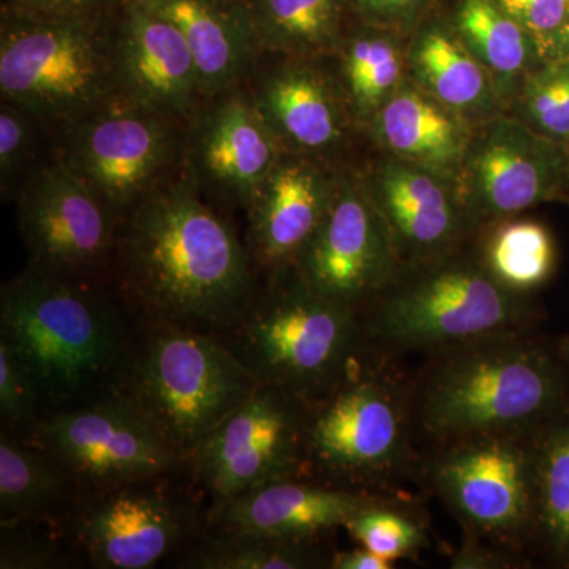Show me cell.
Instances as JSON below:
<instances>
[{"label":"cell","instance_id":"83f0119b","mask_svg":"<svg viewBox=\"0 0 569 569\" xmlns=\"http://www.w3.org/2000/svg\"><path fill=\"white\" fill-rule=\"evenodd\" d=\"M263 51L283 58L335 54L347 29L346 0H247Z\"/></svg>","mask_w":569,"mask_h":569},{"label":"cell","instance_id":"3957f363","mask_svg":"<svg viewBox=\"0 0 569 569\" xmlns=\"http://www.w3.org/2000/svg\"><path fill=\"white\" fill-rule=\"evenodd\" d=\"M535 313L527 295L503 287L481 254L463 253L460 247L433 260L402 266L361 318L367 343L395 358L529 328Z\"/></svg>","mask_w":569,"mask_h":569},{"label":"cell","instance_id":"5bb4252c","mask_svg":"<svg viewBox=\"0 0 569 569\" xmlns=\"http://www.w3.org/2000/svg\"><path fill=\"white\" fill-rule=\"evenodd\" d=\"M293 266L317 293L359 313L395 280L402 261L361 176L339 171L331 209Z\"/></svg>","mask_w":569,"mask_h":569},{"label":"cell","instance_id":"4dcf8cb0","mask_svg":"<svg viewBox=\"0 0 569 569\" xmlns=\"http://www.w3.org/2000/svg\"><path fill=\"white\" fill-rule=\"evenodd\" d=\"M537 529L569 563V413L557 415L538 433Z\"/></svg>","mask_w":569,"mask_h":569},{"label":"cell","instance_id":"f546056e","mask_svg":"<svg viewBox=\"0 0 569 569\" xmlns=\"http://www.w3.org/2000/svg\"><path fill=\"white\" fill-rule=\"evenodd\" d=\"M189 567L204 569H309L331 565L316 541L220 531L190 553Z\"/></svg>","mask_w":569,"mask_h":569},{"label":"cell","instance_id":"4316f807","mask_svg":"<svg viewBox=\"0 0 569 569\" xmlns=\"http://www.w3.org/2000/svg\"><path fill=\"white\" fill-rule=\"evenodd\" d=\"M448 20L490 71L508 110L523 80L545 61L537 40L498 0H456Z\"/></svg>","mask_w":569,"mask_h":569},{"label":"cell","instance_id":"7bdbcfd3","mask_svg":"<svg viewBox=\"0 0 569 569\" xmlns=\"http://www.w3.org/2000/svg\"><path fill=\"white\" fill-rule=\"evenodd\" d=\"M563 351H565V355H567V359L569 362V339L567 340V342H565Z\"/></svg>","mask_w":569,"mask_h":569},{"label":"cell","instance_id":"cb8c5ba5","mask_svg":"<svg viewBox=\"0 0 569 569\" xmlns=\"http://www.w3.org/2000/svg\"><path fill=\"white\" fill-rule=\"evenodd\" d=\"M407 77L475 127L507 112L492 74L441 11L408 39Z\"/></svg>","mask_w":569,"mask_h":569},{"label":"cell","instance_id":"e575fe53","mask_svg":"<svg viewBox=\"0 0 569 569\" xmlns=\"http://www.w3.org/2000/svg\"><path fill=\"white\" fill-rule=\"evenodd\" d=\"M348 18L410 39L440 13L441 0H346Z\"/></svg>","mask_w":569,"mask_h":569},{"label":"cell","instance_id":"8fae6325","mask_svg":"<svg viewBox=\"0 0 569 569\" xmlns=\"http://www.w3.org/2000/svg\"><path fill=\"white\" fill-rule=\"evenodd\" d=\"M306 418L305 400L258 385L193 455L194 471L213 505L301 475L307 467Z\"/></svg>","mask_w":569,"mask_h":569},{"label":"cell","instance_id":"ffe728a7","mask_svg":"<svg viewBox=\"0 0 569 569\" xmlns=\"http://www.w3.org/2000/svg\"><path fill=\"white\" fill-rule=\"evenodd\" d=\"M138 486L108 488L82 512L78 538L97 567L151 568L186 537L189 518L181 503L162 490Z\"/></svg>","mask_w":569,"mask_h":569},{"label":"cell","instance_id":"74e56055","mask_svg":"<svg viewBox=\"0 0 569 569\" xmlns=\"http://www.w3.org/2000/svg\"><path fill=\"white\" fill-rule=\"evenodd\" d=\"M533 36L542 59H552L569 0H498Z\"/></svg>","mask_w":569,"mask_h":569},{"label":"cell","instance_id":"30bf717a","mask_svg":"<svg viewBox=\"0 0 569 569\" xmlns=\"http://www.w3.org/2000/svg\"><path fill=\"white\" fill-rule=\"evenodd\" d=\"M183 122L114 99L63 126L59 159L119 220L170 181L183 160Z\"/></svg>","mask_w":569,"mask_h":569},{"label":"cell","instance_id":"60d3db41","mask_svg":"<svg viewBox=\"0 0 569 569\" xmlns=\"http://www.w3.org/2000/svg\"><path fill=\"white\" fill-rule=\"evenodd\" d=\"M392 567H395L392 561L381 559L372 550L362 546L347 552H337L329 565V568L335 569H391Z\"/></svg>","mask_w":569,"mask_h":569},{"label":"cell","instance_id":"1f68e13d","mask_svg":"<svg viewBox=\"0 0 569 569\" xmlns=\"http://www.w3.org/2000/svg\"><path fill=\"white\" fill-rule=\"evenodd\" d=\"M66 470L50 456L2 438L0 443V516L2 527L44 511L58 500Z\"/></svg>","mask_w":569,"mask_h":569},{"label":"cell","instance_id":"d4e9b609","mask_svg":"<svg viewBox=\"0 0 569 569\" xmlns=\"http://www.w3.org/2000/svg\"><path fill=\"white\" fill-rule=\"evenodd\" d=\"M473 129L407 77L365 130L387 156L458 179Z\"/></svg>","mask_w":569,"mask_h":569},{"label":"cell","instance_id":"277c9868","mask_svg":"<svg viewBox=\"0 0 569 569\" xmlns=\"http://www.w3.org/2000/svg\"><path fill=\"white\" fill-rule=\"evenodd\" d=\"M2 339L29 370L41 399L69 403L121 365V325L102 298L70 277L32 271L7 283Z\"/></svg>","mask_w":569,"mask_h":569},{"label":"cell","instance_id":"8992f818","mask_svg":"<svg viewBox=\"0 0 569 569\" xmlns=\"http://www.w3.org/2000/svg\"><path fill=\"white\" fill-rule=\"evenodd\" d=\"M372 350L307 403L306 463L342 488L378 492L410 467L415 413L411 385L389 365L392 356Z\"/></svg>","mask_w":569,"mask_h":569},{"label":"cell","instance_id":"7c38bea8","mask_svg":"<svg viewBox=\"0 0 569 569\" xmlns=\"http://www.w3.org/2000/svg\"><path fill=\"white\" fill-rule=\"evenodd\" d=\"M458 187L475 231L538 204L569 203V152L505 112L475 127Z\"/></svg>","mask_w":569,"mask_h":569},{"label":"cell","instance_id":"7402d4cb","mask_svg":"<svg viewBox=\"0 0 569 569\" xmlns=\"http://www.w3.org/2000/svg\"><path fill=\"white\" fill-rule=\"evenodd\" d=\"M388 498L372 490L283 479L213 505L211 519L220 531L316 541L328 531L346 529L356 516Z\"/></svg>","mask_w":569,"mask_h":569},{"label":"cell","instance_id":"f35d334b","mask_svg":"<svg viewBox=\"0 0 569 569\" xmlns=\"http://www.w3.org/2000/svg\"><path fill=\"white\" fill-rule=\"evenodd\" d=\"M33 118L24 108L2 102L0 108V176L2 182L20 170L32 148Z\"/></svg>","mask_w":569,"mask_h":569},{"label":"cell","instance_id":"ab89813d","mask_svg":"<svg viewBox=\"0 0 569 569\" xmlns=\"http://www.w3.org/2000/svg\"><path fill=\"white\" fill-rule=\"evenodd\" d=\"M507 563H509V560L505 559L503 556L482 545L481 539L473 538V541H468L459 550L458 556L452 560L451 567L460 569L505 568L508 567Z\"/></svg>","mask_w":569,"mask_h":569},{"label":"cell","instance_id":"836d02e7","mask_svg":"<svg viewBox=\"0 0 569 569\" xmlns=\"http://www.w3.org/2000/svg\"><path fill=\"white\" fill-rule=\"evenodd\" d=\"M346 529L362 548L392 563L413 557L426 542L425 529L403 509L399 498L391 497L366 509L351 519Z\"/></svg>","mask_w":569,"mask_h":569},{"label":"cell","instance_id":"2e32d148","mask_svg":"<svg viewBox=\"0 0 569 569\" xmlns=\"http://www.w3.org/2000/svg\"><path fill=\"white\" fill-rule=\"evenodd\" d=\"M118 99L189 123L208 99L182 33L142 0H121L112 18Z\"/></svg>","mask_w":569,"mask_h":569},{"label":"cell","instance_id":"52a82bcc","mask_svg":"<svg viewBox=\"0 0 569 569\" xmlns=\"http://www.w3.org/2000/svg\"><path fill=\"white\" fill-rule=\"evenodd\" d=\"M153 323L134 358L129 397L179 459L193 458L260 381L216 337L163 320Z\"/></svg>","mask_w":569,"mask_h":569},{"label":"cell","instance_id":"ac0fdd59","mask_svg":"<svg viewBox=\"0 0 569 569\" xmlns=\"http://www.w3.org/2000/svg\"><path fill=\"white\" fill-rule=\"evenodd\" d=\"M359 176L388 224L402 266L455 252L475 233L460 200L458 179L391 156Z\"/></svg>","mask_w":569,"mask_h":569},{"label":"cell","instance_id":"6da1fadb","mask_svg":"<svg viewBox=\"0 0 569 569\" xmlns=\"http://www.w3.org/2000/svg\"><path fill=\"white\" fill-rule=\"evenodd\" d=\"M123 282L153 320L208 331L234 325L253 298L252 254L183 174L123 217Z\"/></svg>","mask_w":569,"mask_h":569},{"label":"cell","instance_id":"b9f144b4","mask_svg":"<svg viewBox=\"0 0 569 569\" xmlns=\"http://www.w3.org/2000/svg\"><path fill=\"white\" fill-rule=\"evenodd\" d=\"M553 58L567 59L569 61V11L567 21H565L563 28H561L559 33V39H557Z\"/></svg>","mask_w":569,"mask_h":569},{"label":"cell","instance_id":"d6a6232c","mask_svg":"<svg viewBox=\"0 0 569 569\" xmlns=\"http://www.w3.org/2000/svg\"><path fill=\"white\" fill-rule=\"evenodd\" d=\"M507 112L535 133L569 149V61L553 58L539 63Z\"/></svg>","mask_w":569,"mask_h":569},{"label":"cell","instance_id":"484cf974","mask_svg":"<svg viewBox=\"0 0 569 569\" xmlns=\"http://www.w3.org/2000/svg\"><path fill=\"white\" fill-rule=\"evenodd\" d=\"M408 37L353 21L335 51L336 77L356 126L366 129L407 78Z\"/></svg>","mask_w":569,"mask_h":569},{"label":"cell","instance_id":"d6986e66","mask_svg":"<svg viewBox=\"0 0 569 569\" xmlns=\"http://www.w3.org/2000/svg\"><path fill=\"white\" fill-rule=\"evenodd\" d=\"M250 93L284 151L329 167L358 127L336 73L320 59L284 58Z\"/></svg>","mask_w":569,"mask_h":569},{"label":"cell","instance_id":"7a4b0ae2","mask_svg":"<svg viewBox=\"0 0 569 569\" xmlns=\"http://www.w3.org/2000/svg\"><path fill=\"white\" fill-rule=\"evenodd\" d=\"M415 383V422L438 445L529 432L563 406V376L529 328L492 332L433 351Z\"/></svg>","mask_w":569,"mask_h":569},{"label":"cell","instance_id":"8d00e7d4","mask_svg":"<svg viewBox=\"0 0 569 569\" xmlns=\"http://www.w3.org/2000/svg\"><path fill=\"white\" fill-rule=\"evenodd\" d=\"M121 0H2V18L22 21H73L108 17Z\"/></svg>","mask_w":569,"mask_h":569},{"label":"cell","instance_id":"9c48e42d","mask_svg":"<svg viewBox=\"0 0 569 569\" xmlns=\"http://www.w3.org/2000/svg\"><path fill=\"white\" fill-rule=\"evenodd\" d=\"M539 430L462 438L430 460L433 488L471 537L512 548L537 529Z\"/></svg>","mask_w":569,"mask_h":569},{"label":"cell","instance_id":"ee69618b","mask_svg":"<svg viewBox=\"0 0 569 569\" xmlns=\"http://www.w3.org/2000/svg\"><path fill=\"white\" fill-rule=\"evenodd\" d=\"M568 152H569V149H568Z\"/></svg>","mask_w":569,"mask_h":569},{"label":"cell","instance_id":"f1b7e54d","mask_svg":"<svg viewBox=\"0 0 569 569\" xmlns=\"http://www.w3.org/2000/svg\"><path fill=\"white\" fill-rule=\"evenodd\" d=\"M479 254L498 282L523 295L548 282L557 261L552 234L535 220L493 223Z\"/></svg>","mask_w":569,"mask_h":569},{"label":"cell","instance_id":"4fadbf2b","mask_svg":"<svg viewBox=\"0 0 569 569\" xmlns=\"http://www.w3.org/2000/svg\"><path fill=\"white\" fill-rule=\"evenodd\" d=\"M37 440L67 475L104 489L149 481L179 460L129 396L51 415L37 426Z\"/></svg>","mask_w":569,"mask_h":569},{"label":"cell","instance_id":"d590c367","mask_svg":"<svg viewBox=\"0 0 569 569\" xmlns=\"http://www.w3.org/2000/svg\"><path fill=\"white\" fill-rule=\"evenodd\" d=\"M41 400L39 387L14 351L0 340V411L10 422L29 421Z\"/></svg>","mask_w":569,"mask_h":569},{"label":"cell","instance_id":"603a6c76","mask_svg":"<svg viewBox=\"0 0 569 569\" xmlns=\"http://www.w3.org/2000/svg\"><path fill=\"white\" fill-rule=\"evenodd\" d=\"M173 22L200 73L206 99L239 88L263 51L247 0H142Z\"/></svg>","mask_w":569,"mask_h":569},{"label":"cell","instance_id":"5b68a950","mask_svg":"<svg viewBox=\"0 0 569 569\" xmlns=\"http://www.w3.org/2000/svg\"><path fill=\"white\" fill-rule=\"evenodd\" d=\"M236 323L234 353L257 380L307 403L335 388L367 346L361 313L317 293L293 264L272 272Z\"/></svg>","mask_w":569,"mask_h":569},{"label":"cell","instance_id":"9a60e30c","mask_svg":"<svg viewBox=\"0 0 569 569\" xmlns=\"http://www.w3.org/2000/svg\"><path fill=\"white\" fill-rule=\"evenodd\" d=\"M18 219L33 268L50 274L82 276L118 242V217L59 157L26 183Z\"/></svg>","mask_w":569,"mask_h":569},{"label":"cell","instance_id":"44dd1931","mask_svg":"<svg viewBox=\"0 0 569 569\" xmlns=\"http://www.w3.org/2000/svg\"><path fill=\"white\" fill-rule=\"evenodd\" d=\"M337 183L329 164L284 152L247 206L253 260L271 272L293 264L331 209Z\"/></svg>","mask_w":569,"mask_h":569},{"label":"cell","instance_id":"ba28073f","mask_svg":"<svg viewBox=\"0 0 569 569\" xmlns=\"http://www.w3.org/2000/svg\"><path fill=\"white\" fill-rule=\"evenodd\" d=\"M116 11V10H114ZM112 18L22 21L2 18L0 92L37 121H78L118 99Z\"/></svg>","mask_w":569,"mask_h":569},{"label":"cell","instance_id":"e0dca14e","mask_svg":"<svg viewBox=\"0 0 569 569\" xmlns=\"http://www.w3.org/2000/svg\"><path fill=\"white\" fill-rule=\"evenodd\" d=\"M187 130L186 174L244 208L287 152L242 86L209 99Z\"/></svg>","mask_w":569,"mask_h":569}]
</instances>
